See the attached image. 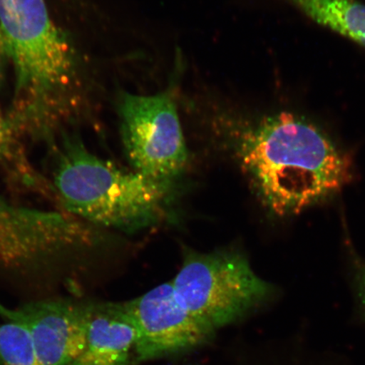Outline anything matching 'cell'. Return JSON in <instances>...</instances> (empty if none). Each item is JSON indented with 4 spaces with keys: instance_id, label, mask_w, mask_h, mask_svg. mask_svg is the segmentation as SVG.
<instances>
[{
    "instance_id": "obj_3",
    "label": "cell",
    "mask_w": 365,
    "mask_h": 365,
    "mask_svg": "<svg viewBox=\"0 0 365 365\" xmlns=\"http://www.w3.org/2000/svg\"><path fill=\"white\" fill-rule=\"evenodd\" d=\"M0 29L21 97L42 105L66 88L74 58L44 0H0Z\"/></svg>"
},
{
    "instance_id": "obj_14",
    "label": "cell",
    "mask_w": 365,
    "mask_h": 365,
    "mask_svg": "<svg viewBox=\"0 0 365 365\" xmlns=\"http://www.w3.org/2000/svg\"><path fill=\"white\" fill-rule=\"evenodd\" d=\"M4 52H6V43H4L1 29H0V56H1Z\"/></svg>"
},
{
    "instance_id": "obj_8",
    "label": "cell",
    "mask_w": 365,
    "mask_h": 365,
    "mask_svg": "<svg viewBox=\"0 0 365 365\" xmlns=\"http://www.w3.org/2000/svg\"><path fill=\"white\" fill-rule=\"evenodd\" d=\"M136 333L124 303L90 301L83 349L68 365H135Z\"/></svg>"
},
{
    "instance_id": "obj_9",
    "label": "cell",
    "mask_w": 365,
    "mask_h": 365,
    "mask_svg": "<svg viewBox=\"0 0 365 365\" xmlns=\"http://www.w3.org/2000/svg\"><path fill=\"white\" fill-rule=\"evenodd\" d=\"M0 175L14 187L53 200L52 187L33 165L15 130L0 116Z\"/></svg>"
},
{
    "instance_id": "obj_12",
    "label": "cell",
    "mask_w": 365,
    "mask_h": 365,
    "mask_svg": "<svg viewBox=\"0 0 365 365\" xmlns=\"http://www.w3.org/2000/svg\"><path fill=\"white\" fill-rule=\"evenodd\" d=\"M284 365H354L337 356L309 350L287 351Z\"/></svg>"
},
{
    "instance_id": "obj_7",
    "label": "cell",
    "mask_w": 365,
    "mask_h": 365,
    "mask_svg": "<svg viewBox=\"0 0 365 365\" xmlns=\"http://www.w3.org/2000/svg\"><path fill=\"white\" fill-rule=\"evenodd\" d=\"M90 301L48 298L10 308L0 303V317L29 331L41 365H68L80 354L88 331Z\"/></svg>"
},
{
    "instance_id": "obj_4",
    "label": "cell",
    "mask_w": 365,
    "mask_h": 365,
    "mask_svg": "<svg viewBox=\"0 0 365 365\" xmlns=\"http://www.w3.org/2000/svg\"><path fill=\"white\" fill-rule=\"evenodd\" d=\"M182 307L214 331L267 303L273 287L234 251L190 253L171 281Z\"/></svg>"
},
{
    "instance_id": "obj_2",
    "label": "cell",
    "mask_w": 365,
    "mask_h": 365,
    "mask_svg": "<svg viewBox=\"0 0 365 365\" xmlns=\"http://www.w3.org/2000/svg\"><path fill=\"white\" fill-rule=\"evenodd\" d=\"M48 177L61 211L91 226L138 230L156 220L170 185L120 170L66 135Z\"/></svg>"
},
{
    "instance_id": "obj_10",
    "label": "cell",
    "mask_w": 365,
    "mask_h": 365,
    "mask_svg": "<svg viewBox=\"0 0 365 365\" xmlns=\"http://www.w3.org/2000/svg\"><path fill=\"white\" fill-rule=\"evenodd\" d=\"M309 19L365 48V4L359 0H285Z\"/></svg>"
},
{
    "instance_id": "obj_5",
    "label": "cell",
    "mask_w": 365,
    "mask_h": 365,
    "mask_svg": "<svg viewBox=\"0 0 365 365\" xmlns=\"http://www.w3.org/2000/svg\"><path fill=\"white\" fill-rule=\"evenodd\" d=\"M118 111L123 145L134 171L170 185L185 170L189 156L172 90L153 96L122 93Z\"/></svg>"
},
{
    "instance_id": "obj_15",
    "label": "cell",
    "mask_w": 365,
    "mask_h": 365,
    "mask_svg": "<svg viewBox=\"0 0 365 365\" xmlns=\"http://www.w3.org/2000/svg\"><path fill=\"white\" fill-rule=\"evenodd\" d=\"M0 57H1V56H0Z\"/></svg>"
},
{
    "instance_id": "obj_11",
    "label": "cell",
    "mask_w": 365,
    "mask_h": 365,
    "mask_svg": "<svg viewBox=\"0 0 365 365\" xmlns=\"http://www.w3.org/2000/svg\"><path fill=\"white\" fill-rule=\"evenodd\" d=\"M0 365H41L30 333L19 322H0Z\"/></svg>"
},
{
    "instance_id": "obj_13",
    "label": "cell",
    "mask_w": 365,
    "mask_h": 365,
    "mask_svg": "<svg viewBox=\"0 0 365 365\" xmlns=\"http://www.w3.org/2000/svg\"><path fill=\"white\" fill-rule=\"evenodd\" d=\"M356 291L365 319V263L359 258L354 259Z\"/></svg>"
},
{
    "instance_id": "obj_1",
    "label": "cell",
    "mask_w": 365,
    "mask_h": 365,
    "mask_svg": "<svg viewBox=\"0 0 365 365\" xmlns=\"http://www.w3.org/2000/svg\"><path fill=\"white\" fill-rule=\"evenodd\" d=\"M239 155L259 198L279 217L331 197L352 177L344 150L322 128L291 112L264 117L249 128Z\"/></svg>"
},
{
    "instance_id": "obj_6",
    "label": "cell",
    "mask_w": 365,
    "mask_h": 365,
    "mask_svg": "<svg viewBox=\"0 0 365 365\" xmlns=\"http://www.w3.org/2000/svg\"><path fill=\"white\" fill-rule=\"evenodd\" d=\"M124 305L136 333L135 364L188 352L215 334L182 307L172 282Z\"/></svg>"
}]
</instances>
